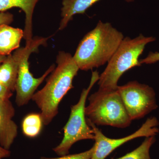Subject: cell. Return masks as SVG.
<instances>
[{
	"label": "cell",
	"instance_id": "cell-1",
	"mask_svg": "<svg viewBox=\"0 0 159 159\" xmlns=\"http://www.w3.org/2000/svg\"><path fill=\"white\" fill-rule=\"evenodd\" d=\"M57 66L51 72L46 85L35 93L32 100L40 110L44 125H48L58 113L61 101L73 89V81L80 70L70 53L60 51L56 57Z\"/></svg>",
	"mask_w": 159,
	"mask_h": 159
},
{
	"label": "cell",
	"instance_id": "cell-2",
	"mask_svg": "<svg viewBox=\"0 0 159 159\" xmlns=\"http://www.w3.org/2000/svg\"><path fill=\"white\" fill-rule=\"evenodd\" d=\"M124 36L110 23L99 20L80 42L73 58L80 70L99 67L108 62Z\"/></svg>",
	"mask_w": 159,
	"mask_h": 159
},
{
	"label": "cell",
	"instance_id": "cell-3",
	"mask_svg": "<svg viewBox=\"0 0 159 159\" xmlns=\"http://www.w3.org/2000/svg\"><path fill=\"white\" fill-rule=\"evenodd\" d=\"M156 39L155 37H146L142 34L134 38L124 37L105 70L99 75V88L116 89L119 80L125 72L141 66L139 57L145 46Z\"/></svg>",
	"mask_w": 159,
	"mask_h": 159
},
{
	"label": "cell",
	"instance_id": "cell-4",
	"mask_svg": "<svg viewBox=\"0 0 159 159\" xmlns=\"http://www.w3.org/2000/svg\"><path fill=\"white\" fill-rule=\"evenodd\" d=\"M88 99L89 105L85 107L86 117L95 125H109L119 128L130 125L132 120L118 88H99Z\"/></svg>",
	"mask_w": 159,
	"mask_h": 159
},
{
	"label": "cell",
	"instance_id": "cell-5",
	"mask_svg": "<svg viewBox=\"0 0 159 159\" xmlns=\"http://www.w3.org/2000/svg\"><path fill=\"white\" fill-rule=\"evenodd\" d=\"M99 76L98 71H93L89 86L83 89L78 102L71 107L68 121L63 128L62 140L59 145L53 148L57 155L68 154L73 145L80 141L94 140L93 132L86 119L85 104L89 93L95 84L98 82Z\"/></svg>",
	"mask_w": 159,
	"mask_h": 159
},
{
	"label": "cell",
	"instance_id": "cell-6",
	"mask_svg": "<svg viewBox=\"0 0 159 159\" xmlns=\"http://www.w3.org/2000/svg\"><path fill=\"white\" fill-rule=\"evenodd\" d=\"M118 90L132 121L142 119L158 107L152 88L137 81L118 86Z\"/></svg>",
	"mask_w": 159,
	"mask_h": 159
},
{
	"label": "cell",
	"instance_id": "cell-7",
	"mask_svg": "<svg viewBox=\"0 0 159 159\" xmlns=\"http://www.w3.org/2000/svg\"><path fill=\"white\" fill-rule=\"evenodd\" d=\"M88 123L93 129L94 134L95 149L91 159H105L115 149L133 139L141 137L155 136L159 132L157 128L159 123L156 117L148 118L136 131L129 135L112 139L105 136L96 125L87 119Z\"/></svg>",
	"mask_w": 159,
	"mask_h": 159
},
{
	"label": "cell",
	"instance_id": "cell-8",
	"mask_svg": "<svg viewBox=\"0 0 159 159\" xmlns=\"http://www.w3.org/2000/svg\"><path fill=\"white\" fill-rule=\"evenodd\" d=\"M30 55L31 54H28L23 58L19 67L15 89L16 102L19 107H22L29 103L38 87L55 68V65H52L41 77L35 78L29 70V59Z\"/></svg>",
	"mask_w": 159,
	"mask_h": 159
},
{
	"label": "cell",
	"instance_id": "cell-9",
	"mask_svg": "<svg viewBox=\"0 0 159 159\" xmlns=\"http://www.w3.org/2000/svg\"><path fill=\"white\" fill-rule=\"evenodd\" d=\"M15 110L9 99H0V146L9 150L18 135V126L13 120Z\"/></svg>",
	"mask_w": 159,
	"mask_h": 159
},
{
	"label": "cell",
	"instance_id": "cell-10",
	"mask_svg": "<svg viewBox=\"0 0 159 159\" xmlns=\"http://www.w3.org/2000/svg\"><path fill=\"white\" fill-rule=\"evenodd\" d=\"M100 0H62L61 9V20L59 29H65L69 23L76 14H84L86 11ZM128 3L133 2L135 0H125Z\"/></svg>",
	"mask_w": 159,
	"mask_h": 159
},
{
	"label": "cell",
	"instance_id": "cell-11",
	"mask_svg": "<svg viewBox=\"0 0 159 159\" xmlns=\"http://www.w3.org/2000/svg\"><path fill=\"white\" fill-rule=\"evenodd\" d=\"M22 29L7 25H0V55L8 56L19 48L20 43L24 38Z\"/></svg>",
	"mask_w": 159,
	"mask_h": 159
},
{
	"label": "cell",
	"instance_id": "cell-12",
	"mask_svg": "<svg viewBox=\"0 0 159 159\" xmlns=\"http://www.w3.org/2000/svg\"><path fill=\"white\" fill-rule=\"evenodd\" d=\"M39 0H0V11L13 8H19L25 14V28L32 29V20L35 6Z\"/></svg>",
	"mask_w": 159,
	"mask_h": 159
},
{
	"label": "cell",
	"instance_id": "cell-13",
	"mask_svg": "<svg viewBox=\"0 0 159 159\" xmlns=\"http://www.w3.org/2000/svg\"><path fill=\"white\" fill-rule=\"evenodd\" d=\"M43 121L40 113H31L27 115L22 122V129L26 136L35 138L40 133Z\"/></svg>",
	"mask_w": 159,
	"mask_h": 159
},
{
	"label": "cell",
	"instance_id": "cell-14",
	"mask_svg": "<svg viewBox=\"0 0 159 159\" xmlns=\"http://www.w3.org/2000/svg\"><path fill=\"white\" fill-rule=\"evenodd\" d=\"M156 141L155 136L146 137L138 148L119 158L111 159H151L149 151Z\"/></svg>",
	"mask_w": 159,
	"mask_h": 159
},
{
	"label": "cell",
	"instance_id": "cell-15",
	"mask_svg": "<svg viewBox=\"0 0 159 159\" xmlns=\"http://www.w3.org/2000/svg\"><path fill=\"white\" fill-rule=\"evenodd\" d=\"M94 149L95 147L93 145L89 150L80 153L72 155L67 154L57 158H48L42 157L39 159H91L93 153Z\"/></svg>",
	"mask_w": 159,
	"mask_h": 159
},
{
	"label": "cell",
	"instance_id": "cell-16",
	"mask_svg": "<svg viewBox=\"0 0 159 159\" xmlns=\"http://www.w3.org/2000/svg\"><path fill=\"white\" fill-rule=\"evenodd\" d=\"M159 61V52H149L148 56L144 59L140 60L141 65L143 64H151Z\"/></svg>",
	"mask_w": 159,
	"mask_h": 159
},
{
	"label": "cell",
	"instance_id": "cell-17",
	"mask_svg": "<svg viewBox=\"0 0 159 159\" xmlns=\"http://www.w3.org/2000/svg\"><path fill=\"white\" fill-rule=\"evenodd\" d=\"M14 20V16L7 11H0V25H9Z\"/></svg>",
	"mask_w": 159,
	"mask_h": 159
},
{
	"label": "cell",
	"instance_id": "cell-18",
	"mask_svg": "<svg viewBox=\"0 0 159 159\" xmlns=\"http://www.w3.org/2000/svg\"><path fill=\"white\" fill-rule=\"evenodd\" d=\"M13 92L3 85L0 81V99H9L12 97Z\"/></svg>",
	"mask_w": 159,
	"mask_h": 159
},
{
	"label": "cell",
	"instance_id": "cell-19",
	"mask_svg": "<svg viewBox=\"0 0 159 159\" xmlns=\"http://www.w3.org/2000/svg\"><path fill=\"white\" fill-rule=\"evenodd\" d=\"M11 155V152L9 150L5 149L0 146V159H3L9 157Z\"/></svg>",
	"mask_w": 159,
	"mask_h": 159
},
{
	"label": "cell",
	"instance_id": "cell-20",
	"mask_svg": "<svg viewBox=\"0 0 159 159\" xmlns=\"http://www.w3.org/2000/svg\"><path fill=\"white\" fill-rule=\"evenodd\" d=\"M7 56L0 55V65H1L3 61L6 60Z\"/></svg>",
	"mask_w": 159,
	"mask_h": 159
}]
</instances>
